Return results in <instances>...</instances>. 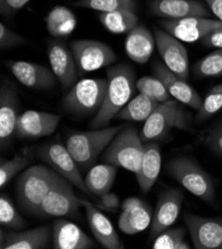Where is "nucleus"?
I'll return each mask as SVG.
<instances>
[{
    "mask_svg": "<svg viewBox=\"0 0 222 249\" xmlns=\"http://www.w3.org/2000/svg\"><path fill=\"white\" fill-rule=\"evenodd\" d=\"M108 88L101 109L94 116L91 128L107 127L118 112L124 107L136 91V74L134 70L125 64L110 68L107 71Z\"/></svg>",
    "mask_w": 222,
    "mask_h": 249,
    "instance_id": "obj_1",
    "label": "nucleus"
},
{
    "mask_svg": "<svg viewBox=\"0 0 222 249\" xmlns=\"http://www.w3.org/2000/svg\"><path fill=\"white\" fill-rule=\"evenodd\" d=\"M60 177L52 168L35 165L24 171L17 181V197L20 207L28 213L39 215L46 195Z\"/></svg>",
    "mask_w": 222,
    "mask_h": 249,
    "instance_id": "obj_2",
    "label": "nucleus"
},
{
    "mask_svg": "<svg viewBox=\"0 0 222 249\" xmlns=\"http://www.w3.org/2000/svg\"><path fill=\"white\" fill-rule=\"evenodd\" d=\"M124 126L120 125L86 132H76L67 138L66 147L81 172H87L94 166L98 156L110 145Z\"/></svg>",
    "mask_w": 222,
    "mask_h": 249,
    "instance_id": "obj_3",
    "label": "nucleus"
},
{
    "mask_svg": "<svg viewBox=\"0 0 222 249\" xmlns=\"http://www.w3.org/2000/svg\"><path fill=\"white\" fill-rule=\"evenodd\" d=\"M169 175L195 196L207 204L215 203V189L211 178L202 167L189 157L172 159L167 165Z\"/></svg>",
    "mask_w": 222,
    "mask_h": 249,
    "instance_id": "obj_4",
    "label": "nucleus"
},
{
    "mask_svg": "<svg viewBox=\"0 0 222 249\" xmlns=\"http://www.w3.org/2000/svg\"><path fill=\"white\" fill-rule=\"evenodd\" d=\"M177 99L161 104L152 115L144 121L140 136L143 143L164 140L172 129H189L186 111Z\"/></svg>",
    "mask_w": 222,
    "mask_h": 249,
    "instance_id": "obj_5",
    "label": "nucleus"
},
{
    "mask_svg": "<svg viewBox=\"0 0 222 249\" xmlns=\"http://www.w3.org/2000/svg\"><path fill=\"white\" fill-rule=\"evenodd\" d=\"M144 153V144L137 129L124 126L106 148L104 161L137 174Z\"/></svg>",
    "mask_w": 222,
    "mask_h": 249,
    "instance_id": "obj_6",
    "label": "nucleus"
},
{
    "mask_svg": "<svg viewBox=\"0 0 222 249\" xmlns=\"http://www.w3.org/2000/svg\"><path fill=\"white\" fill-rule=\"evenodd\" d=\"M108 88L107 79H85L74 85L63 99V107L79 116L97 114L101 109Z\"/></svg>",
    "mask_w": 222,
    "mask_h": 249,
    "instance_id": "obj_7",
    "label": "nucleus"
},
{
    "mask_svg": "<svg viewBox=\"0 0 222 249\" xmlns=\"http://www.w3.org/2000/svg\"><path fill=\"white\" fill-rule=\"evenodd\" d=\"M37 156L72 185L89 194L85 180L81 175V170L66 145L56 141L49 142L38 149Z\"/></svg>",
    "mask_w": 222,
    "mask_h": 249,
    "instance_id": "obj_8",
    "label": "nucleus"
},
{
    "mask_svg": "<svg viewBox=\"0 0 222 249\" xmlns=\"http://www.w3.org/2000/svg\"><path fill=\"white\" fill-rule=\"evenodd\" d=\"M79 76L114 64L117 55L107 44L98 40H76L70 45Z\"/></svg>",
    "mask_w": 222,
    "mask_h": 249,
    "instance_id": "obj_9",
    "label": "nucleus"
},
{
    "mask_svg": "<svg viewBox=\"0 0 222 249\" xmlns=\"http://www.w3.org/2000/svg\"><path fill=\"white\" fill-rule=\"evenodd\" d=\"M81 207V198L74 193L72 184L60 176L44 197L39 215L75 218L79 216Z\"/></svg>",
    "mask_w": 222,
    "mask_h": 249,
    "instance_id": "obj_10",
    "label": "nucleus"
},
{
    "mask_svg": "<svg viewBox=\"0 0 222 249\" xmlns=\"http://www.w3.org/2000/svg\"><path fill=\"white\" fill-rule=\"evenodd\" d=\"M154 35L163 64L178 77L187 81L189 78V61L185 47L179 39L163 29L155 27Z\"/></svg>",
    "mask_w": 222,
    "mask_h": 249,
    "instance_id": "obj_11",
    "label": "nucleus"
},
{
    "mask_svg": "<svg viewBox=\"0 0 222 249\" xmlns=\"http://www.w3.org/2000/svg\"><path fill=\"white\" fill-rule=\"evenodd\" d=\"M161 27L180 41L193 43L202 40L215 30L222 29V23L208 17H188L180 20H165Z\"/></svg>",
    "mask_w": 222,
    "mask_h": 249,
    "instance_id": "obj_12",
    "label": "nucleus"
},
{
    "mask_svg": "<svg viewBox=\"0 0 222 249\" xmlns=\"http://www.w3.org/2000/svg\"><path fill=\"white\" fill-rule=\"evenodd\" d=\"M184 222L194 248L222 249V219L186 213Z\"/></svg>",
    "mask_w": 222,
    "mask_h": 249,
    "instance_id": "obj_13",
    "label": "nucleus"
},
{
    "mask_svg": "<svg viewBox=\"0 0 222 249\" xmlns=\"http://www.w3.org/2000/svg\"><path fill=\"white\" fill-rule=\"evenodd\" d=\"M183 202V193L178 189L163 192L157 204L151 223L150 238L155 239L178 219Z\"/></svg>",
    "mask_w": 222,
    "mask_h": 249,
    "instance_id": "obj_14",
    "label": "nucleus"
},
{
    "mask_svg": "<svg viewBox=\"0 0 222 249\" xmlns=\"http://www.w3.org/2000/svg\"><path fill=\"white\" fill-rule=\"evenodd\" d=\"M48 58L52 71L63 89L72 87L79 72L71 48L60 40H54L48 45Z\"/></svg>",
    "mask_w": 222,
    "mask_h": 249,
    "instance_id": "obj_15",
    "label": "nucleus"
},
{
    "mask_svg": "<svg viewBox=\"0 0 222 249\" xmlns=\"http://www.w3.org/2000/svg\"><path fill=\"white\" fill-rule=\"evenodd\" d=\"M122 213L119 218L120 230L129 235H134L145 231L151 226L153 211L141 198L131 196L126 198L121 205Z\"/></svg>",
    "mask_w": 222,
    "mask_h": 249,
    "instance_id": "obj_16",
    "label": "nucleus"
},
{
    "mask_svg": "<svg viewBox=\"0 0 222 249\" xmlns=\"http://www.w3.org/2000/svg\"><path fill=\"white\" fill-rule=\"evenodd\" d=\"M60 120L61 117L57 114L26 110L18 117L16 134L21 138L28 139L49 136L55 132Z\"/></svg>",
    "mask_w": 222,
    "mask_h": 249,
    "instance_id": "obj_17",
    "label": "nucleus"
},
{
    "mask_svg": "<svg viewBox=\"0 0 222 249\" xmlns=\"http://www.w3.org/2000/svg\"><path fill=\"white\" fill-rule=\"evenodd\" d=\"M154 73L155 77L159 78L164 84L170 96L193 109H200L203 99L186 81L178 77L161 62L155 63Z\"/></svg>",
    "mask_w": 222,
    "mask_h": 249,
    "instance_id": "obj_18",
    "label": "nucleus"
},
{
    "mask_svg": "<svg viewBox=\"0 0 222 249\" xmlns=\"http://www.w3.org/2000/svg\"><path fill=\"white\" fill-rule=\"evenodd\" d=\"M6 65L17 81L29 89H50L56 85L54 72L42 65L25 61H10Z\"/></svg>",
    "mask_w": 222,
    "mask_h": 249,
    "instance_id": "obj_19",
    "label": "nucleus"
},
{
    "mask_svg": "<svg viewBox=\"0 0 222 249\" xmlns=\"http://www.w3.org/2000/svg\"><path fill=\"white\" fill-rule=\"evenodd\" d=\"M149 7L155 15L166 20L210 16L206 6L199 0H153Z\"/></svg>",
    "mask_w": 222,
    "mask_h": 249,
    "instance_id": "obj_20",
    "label": "nucleus"
},
{
    "mask_svg": "<svg viewBox=\"0 0 222 249\" xmlns=\"http://www.w3.org/2000/svg\"><path fill=\"white\" fill-rule=\"evenodd\" d=\"M81 205L86 211L90 229L99 243L107 249L124 248L111 220L91 202L81 198Z\"/></svg>",
    "mask_w": 222,
    "mask_h": 249,
    "instance_id": "obj_21",
    "label": "nucleus"
},
{
    "mask_svg": "<svg viewBox=\"0 0 222 249\" xmlns=\"http://www.w3.org/2000/svg\"><path fill=\"white\" fill-rule=\"evenodd\" d=\"M52 240L54 249H90L96 243L77 226L60 218L53 222Z\"/></svg>",
    "mask_w": 222,
    "mask_h": 249,
    "instance_id": "obj_22",
    "label": "nucleus"
},
{
    "mask_svg": "<svg viewBox=\"0 0 222 249\" xmlns=\"http://www.w3.org/2000/svg\"><path fill=\"white\" fill-rule=\"evenodd\" d=\"M18 95L11 85L4 82L0 89V141L5 145L16 133L18 121Z\"/></svg>",
    "mask_w": 222,
    "mask_h": 249,
    "instance_id": "obj_23",
    "label": "nucleus"
},
{
    "mask_svg": "<svg viewBox=\"0 0 222 249\" xmlns=\"http://www.w3.org/2000/svg\"><path fill=\"white\" fill-rule=\"evenodd\" d=\"M52 232L48 227L32 229L26 231H11L5 234L1 249H44L50 245Z\"/></svg>",
    "mask_w": 222,
    "mask_h": 249,
    "instance_id": "obj_24",
    "label": "nucleus"
},
{
    "mask_svg": "<svg viewBox=\"0 0 222 249\" xmlns=\"http://www.w3.org/2000/svg\"><path fill=\"white\" fill-rule=\"evenodd\" d=\"M161 168V147L155 141L144 143V153L139 172L136 174L141 192H150L159 178Z\"/></svg>",
    "mask_w": 222,
    "mask_h": 249,
    "instance_id": "obj_25",
    "label": "nucleus"
},
{
    "mask_svg": "<svg viewBox=\"0 0 222 249\" xmlns=\"http://www.w3.org/2000/svg\"><path fill=\"white\" fill-rule=\"evenodd\" d=\"M155 47V35L142 25H138L129 32L125 42V51L128 57L139 64H144L150 60Z\"/></svg>",
    "mask_w": 222,
    "mask_h": 249,
    "instance_id": "obj_26",
    "label": "nucleus"
},
{
    "mask_svg": "<svg viewBox=\"0 0 222 249\" xmlns=\"http://www.w3.org/2000/svg\"><path fill=\"white\" fill-rule=\"evenodd\" d=\"M46 28L51 36L64 38L70 36L77 26V18L65 6H55L45 18Z\"/></svg>",
    "mask_w": 222,
    "mask_h": 249,
    "instance_id": "obj_27",
    "label": "nucleus"
},
{
    "mask_svg": "<svg viewBox=\"0 0 222 249\" xmlns=\"http://www.w3.org/2000/svg\"><path fill=\"white\" fill-rule=\"evenodd\" d=\"M117 168L108 163L93 166L88 171L85 178V184L89 193L100 196L110 192L117 176Z\"/></svg>",
    "mask_w": 222,
    "mask_h": 249,
    "instance_id": "obj_28",
    "label": "nucleus"
},
{
    "mask_svg": "<svg viewBox=\"0 0 222 249\" xmlns=\"http://www.w3.org/2000/svg\"><path fill=\"white\" fill-rule=\"evenodd\" d=\"M161 104L143 93H140L122 107L116 119L141 122L149 118Z\"/></svg>",
    "mask_w": 222,
    "mask_h": 249,
    "instance_id": "obj_29",
    "label": "nucleus"
},
{
    "mask_svg": "<svg viewBox=\"0 0 222 249\" xmlns=\"http://www.w3.org/2000/svg\"><path fill=\"white\" fill-rule=\"evenodd\" d=\"M99 19L103 26L113 34H128L139 25V18L132 9L100 13Z\"/></svg>",
    "mask_w": 222,
    "mask_h": 249,
    "instance_id": "obj_30",
    "label": "nucleus"
},
{
    "mask_svg": "<svg viewBox=\"0 0 222 249\" xmlns=\"http://www.w3.org/2000/svg\"><path fill=\"white\" fill-rule=\"evenodd\" d=\"M193 71L201 78L222 76V49H217L200 60L194 65Z\"/></svg>",
    "mask_w": 222,
    "mask_h": 249,
    "instance_id": "obj_31",
    "label": "nucleus"
},
{
    "mask_svg": "<svg viewBox=\"0 0 222 249\" xmlns=\"http://www.w3.org/2000/svg\"><path fill=\"white\" fill-rule=\"evenodd\" d=\"M186 231L183 228L166 230L159 234L154 241V249H189V244L184 241Z\"/></svg>",
    "mask_w": 222,
    "mask_h": 249,
    "instance_id": "obj_32",
    "label": "nucleus"
},
{
    "mask_svg": "<svg viewBox=\"0 0 222 249\" xmlns=\"http://www.w3.org/2000/svg\"><path fill=\"white\" fill-rule=\"evenodd\" d=\"M74 6L100 11L101 13L112 12L120 9H136L135 0H79L73 3Z\"/></svg>",
    "mask_w": 222,
    "mask_h": 249,
    "instance_id": "obj_33",
    "label": "nucleus"
},
{
    "mask_svg": "<svg viewBox=\"0 0 222 249\" xmlns=\"http://www.w3.org/2000/svg\"><path fill=\"white\" fill-rule=\"evenodd\" d=\"M136 87L140 93L150 96L160 104L169 101L171 97L164 84L157 77H143L137 81Z\"/></svg>",
    "mask_w": 222,
    "mask_h": 249,
    "instance_id": "obj_34",
    "label": "nucleus"
},
{
    "mask_svg": "<svg viewBox=\"0 0 222 249\" xmlns=\"http://www.w3.org/2000/svg\"><path fill=\"white\" fill-rule=\"evenodd\" d=\"M222 108V83L213 87L202 101V105L197 110L196 120L202 122L211 117Z\"/></svg>",
    "mask_w": 222,
    "mask_h": 249,
    "instance_id": "obj_35",
    "label": "nucleus"
},
{
    "mask_svg": "<svg viewBox=\"0 0 222 249\" xmlns=\"http://www.w3.org/2000/svg\"><path fill=\"white\" fill-rule=\"evenodd\" d=\"M0 223L13 231H20L26 226V221L18 213L9 197L3 195L0 197Z\"/></svg>",
    "mask_w": 222,
    "mask_h": 249,
    "instance_id": "obj_36",
    "label": "nucleus"
},
{
    "mask_svg": "<svg viewBox=\"0 0 222 249\" xmlns=\"http://www.w3.org/2000/svg\"><path fill=\"white\" fill-rule=\"evenodd\" d=\"M30 160L24 156L16 155L8 161H1L0 165V188L3 189L17 174L25 169Z\"/></svg>",
    "mask_w": 222,
    "mask_h": 249,
    "instance_id": "obj_37",
    "label": "nucleus"
},
{
    "mask_svg": "<svg viewBox=\"0 0 222 249\" xmlns=\"http://www.w3.org/2000/svg\"><path fill=\"white\" fill-rule=\"evenodd\" d=\"M26 42V39L11 31L3 23L0 24V48L2 50L11 49Z\"/></svg>",
    "mask_w": 222,
    "mask_h": 249,
    "instance_id": "obj_38",
    "label": "nucleus"
},
{
    "mask_svg": "<svg viewBox=\"0 0 222 249\" xmlns=\"http://www.w3.org/2000/svg\"><path fill=\"white\" fill-rule=\"evenodd\" d=\"M31 0H0V11L3 16H13Z\"/></svg>",
    "mask_w": 222,
    "mask_h": 249,
    "instance_id": "obj_39",
    "label": "nucleus"
},
{
    "mask_svg": "<svg viewBox=\"0 0 222 249\" xmlns=\"http://www.w3.org/2000/svg\"><path fill=\"white\" fill-rule=\"evenodd\" d=\"M205 144L213 152L222 156V128L217 127L211 130L205 138Z\"/></svg>",
    "mask_w": 222,
    "mask_h": 249,
    "instance_id": "obj_40",
    "label": "nucleus"
},
{
    "mask_svg": "<svg viewBox=\"0 0 222 249\" xmlns=\"http://www.w3.org/2000/svg\"><path fill=\"white\" fill-rule=\"evenodd\" d=\"M97 207L108 212H117L120 208L119 196L113 193H106L100 196V200L97 202Z\"/></svg>",
    "mask_w": 222,
    "mask_h": 249,
    "instance_id": "obj_41",
    "label": "nucleus"
},
{
    "mask_svg": "<svg viewBox=\"0 0 222 249\" xmlns=\"http://www.w3.org/2000/svg\"><path fill=\"white\" fill-rule=\"evenodd\" d=\"M202 41L207 47L222 49V29L211 32L209 35L204 37Z\"/></svg>",
    "mask_w": 222,
    "mask_h": 249,
    "instance_id": "obj_42",
    "label": "nucleus"
},
{
    "mask_svg": "<svg viewBox=\"0 0 222 249\" xmlns=\"http://www.w3.org/2000/svg\"><path fill=\"white\" fill-rule=\"evenodd\" d=\"M214 16L222 23V0H204Z\"/></svg>",
    "mask_w": 222,
    "mask_h": 249,
    "instance_id": "obj_43",
    "label": "nucleus"
},
{
    "mask_svg": "<svg viewBox=\"0 0 222 249\" xmlns=\"http://www.w3.org/2000/svg\"><path fill=\"white\" fill-rule=\"evenodd\" d=\"M219 127H221V128H222V122L220 123V125H219Z\"/></svg>",
    "mask_w": 222,
    "mask_h": 249,
    "instance_id": "obj_44",
    "label": "nucleus"
}]
</instances>
